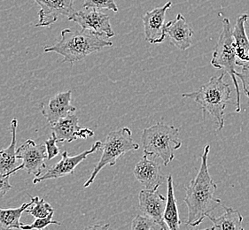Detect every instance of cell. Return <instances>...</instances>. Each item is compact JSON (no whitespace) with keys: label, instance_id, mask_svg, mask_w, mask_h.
<instances>
[{"label":"cell","instance_id":"22","mask_svg":"<svg viewBox=\"0 0 249 230\" xmlns=\"http://www.w3.org/2000/svg\"><path fill=\"white\" fill-rule=\"evenodd\" d=\"M30 200L33 201V205L29 207L26 212L30 215L36 218H44L49 215L51 213L54 212V208L52 205L45 202L44 198H40L39 197H30Z\"/></svg>","mask_w":249,"mask_h":230},{"label":"cell","instance_id":"27","mask_svg":"<svg viewBox=\"0 0 249 230\" xmlns=\"http://www.w3.org/2000/svg\"><path fill=\"white\" fill-rule=\"evenodd\" d=\"M45 149H46V154H47V160H51L56 158L57 156L60 155V150L59 147L57 146V140L56 136L53 133L50 138L45 142Z\"/></svg>","mask_w":249,"mask_h":230},{"label":"cell","instance_id":"2","mask_svg":"<svg viewBox=\"0 0 249 230\" xmlns=\"http://www.w3.org/2000/svg\"><path fill=\"white\" fill-rule=\"evenodd\" d=\"M109 38L98 35L88 30H73L66 29L61 31L60 37L55 45L45 46V52H54L63 57V62L71 65L85 59L106 47H111Z\"/></svg>","mask_w":249,"mask_h":230},{"label":"cell","instance_id":"24","mask_svg":"<svg viewBox=\"0 0 249 230\" xmlns=\"http://www.w3.org/2000/svg\"><path fill=\"white\" fill-rule=\"evenodd\" d=\"M53 214H54V212L51 213L49 215L44 218H36V220L30 225H25L24 223H22L20 225V230H44L49 225H61L60 221L53 220Z\"/></svg>","mask_w":249,"mask_h":230},{"label":"cell","instance_id":"12","mask_svg":"<svg viewBox=\"0 0 249 230\" xmlns=\"http://www.w3.org/2000/svg\"><path fill=\"white\" fill-rule=\"evenodd\" d=\"M172 5L171 2L166 3L161 7H157L153 10L148 11L142 17L144 23V36L145 40L152 45L161 44L166 38L165 34V17L167 11Z\"/></svg>","mask_w":249,"mask_h":230},{"label":"cell","instance_id":"28","mask_svg":"<svg viewBox=\"0 0 249 230\" xmlns=\"http://www.w3.org/2000/svg\"><path fill=\"white\" fill-rule=\"evenodd\" d=\"M11 175H0V199H2L5 194L13 188L9 182V177Z\"/></svg>","mask_w":249,"mask_h":230},{"label":"cell","instance_id":"25","mask_svg":"<svg viewBox=\"0 0 249 230\" xmlns=\"http://www.w3.org/2000/svg\"><path fill=\"white\" fill-rule=\"evenodd\" d=\"M84 8H94L98 10L113 11L114 13L118 12V7L115 0H84Z\"/></svg>","mask_w":249,"mask_h":230},{"label":"cell","instance_id":"1","mask_svg":"<svg viewBox=\"0 0 249 230\" xmlns=\"http://www.w3.org/2000/svg\"><path fill=\"white\" fill-rule=\"evenodd\" d=\"M210 151V145H205L199 172L186 187V195L184 199L188 207L186 225L191 227L199 226L222 203V200L214 195L217 185L209 172L208 159Z\"/></svg>","mask_w":249,"mask_h":230},{"label":"cell","instance_id":"20","mask_svg":"<svg viewBox=\"0 0 249 230\" xmlns=\"http://www.w3.org/2000/svg\"><path fill=\"white\" fill-rule=\"evenodd\" d=\"M225 212L224 214L215 218L214 216H208L213 225L210 230H243L242 227L243 217L240 214L239 211L235 210L231 207H224Z\"/></svg>","mask_w":249,"mask_h":230},{"label":"cell","instance_id":"8","mask_svg":"<svg viewBox=\"0 0 249 230\" xmlns=\"http://www.w3.org/2000/svg\"><path fill=\"white\" fill-rule=\"evenodd\" d=\"M102 144L100 141L95 142L94 145L91 146L89 150H85L81 152L78 155L70 156L68 151H63L61 154V160L56 163L55 165L51 166L50 168L46 169L45 173L42 175L35 177L33 180V183L36 184L43 181L52 180V179H59L69 175H73L75 172L76 166L82 163L84 160L90 154L96 152L97 150L102 148Z\"/></svg>","mask_w":249,"mask_h":230},{"label":"cell","instance_id":"16","mask_svg":"<svg viewBox=\"0 0 249 230\" xmlns=\"http://www.w3.org/2000/svg\"><path fill=\"white\" fill-rule=\"evenodd\" d=\"M164 31L166 36H169L170 42L179 50H187L191 47L194 30L181 14L165 24Z\"/></svg>","mask_w":249,"mask_h":230},{"label":"cell","instance_id":"3","mask_svg":"<svg viewBox=\"0 0 249 230\" xmlns=\"http://www.w3.org/2000/svg\"><path fill=\"white\" fill-rule=\"evenodd\" d=\"M225 72L214 76L199 90L191 93H184L183 98H188L201 107L205 114L211 115L219 131L224 127V111L231 103V90L229 83L224 82Z\"/></svg>","mask_w":249,"mask_h":230},{"label":"cell","instance_id":"21","mask_svg":"<svg viewBox=\"0 0 249 230\" xmlns=\"http://www.w3.org/2000/svg\"><path fill=\"white\" fill-rule=\"evenodd\" d=\"M33 205V201L24 203L18 208H0V230H20L21 214Z\"/></svg>","mask_w":249,"mask_h":230},{"label":"cell","instance_id":"10","mask_svg":"<svg viewBox=\"0 0 249 230\" xmlns=\"http://www.w3.org/2000/svg\"><path fill=\"white\" fill-rule=\"evenodd\" d=\"M40 6L38 21L36 27H50L60 16L69 20L76 11L74 9L75 0H33Z\"/></svg>","mask_w":249,"mask_h":230},{"label":"cell","instance_id":"18","mask_svg":"<svg viewBox=\"0 0 249 230\" xmlns=\"http://www.w3.org/2000/svg\"><path fill=\"white\" fill-rule=\"evenodd\" d=\"M18 127L17 119L11 120L10 130L12 134L11 144L5 149H0V175H12V172L18 166L16 158V130Z\"/></svg>","mask_w":249,"mask_h":230},{"label":"cell","instance_id":"9","mask_svg":"<svg viewBox=\"0 0 249 230\" xmlns=\"http://www.w3.org/2000/svg\"><path fill=\"white\" fill-rule=\"evenodd\" d=\"M70 20L77 23L82 30H90L109 39L115 36L109 16L98 9L85 8V10L77 11Z\"/></svg>","mask_w":249,"mask_h":230},{"label":"cell","instance_id":"15","mask_svg":"<svg viewBox=\"0 0 249 230\" xmlns=\"http://www.w3.org/2000/svg\"><path fill=\"white\" fill-rule=\"evenodd\" d=\"M133 174L146 190H157L163 182V175L159 163L145 154L135 165Z\"/></svg>","mask_w":249,"mask_h":230},{"label":"cell","instance_id":"17","mask_svg":"<svg viewBox=\"0 0 249 230\" xmlns=\"http://www.w3.org/2000/svg\"><path fill=\"white\" fill-rule=\"evenodd\" d=\"M249 16L247 14L241 15L236 20L234 29L231 30L234 40L235 53L239 60H236V66L249 63V39L246 32V24Z\"/></svg>","mask_w":249,"mask_h":230},{"label":"cell","instance_id":"23","mask_svg":"<svg viewBox=\"0 0 249 230\" xmlns=\"http://www.w3.org/2000/svg\"><path fill=\"white\" fill-rule=\"evenodd\" d=\"M132 230H162V228L155 220L145 215H137L131 222Z\"/></svg>","mask_w":249,"mask_h":230},{"label":"cell","instance_id":"4","mask_svg":"<svg viewBox=\"0 0 249 230\" xmlns=\"http://www.w3.org/2000/svg\"><path fill=\"white\" fill-rule=\"evenodd\" d=\"M179 135V128L163 123L144 129L141 135L144 154L159 157L167 166L174 160L175 151L182 146Z\"/></svg>","mask_w":249,"mask_h":230},{"label":"cell","instance_id":"13","mask_svg":"<svg viewBox=\"0 0 249 230\" xmlns=\"http://www.w3.org/2000/svg\"><path fill=\"white\" fill-rule=\"evenodd\" d=\"M71 90L60 92L42 104L41 113L51 126L70 114L75 113L76 108L71 105Z\"/></svg>","mask_w":249,"mask_h":230},{"label":"cell","instance_id":"29","mask_svg":"<svg viewBox=\"0 0 249 230\" xmlns=\"http://www.w3.org/2000/svg\"><path fill=\"white\" fill-rule=\"evenodd\" d=\"M109 224H107V225H100V224H95L94 226H91L89 227L88 229L89 230H107L109 229Z\"/></svg>","mask_w":249,"mask_h":230},{"label":"cell","instance_id":"14","mask_svg":"<svg viewBox=\"0 0 249 230\" xmlns=\"http://www.w3.org/2000/svg\"><path fill=\"white\" fill-rule=\"evenodd\" d=\"M166 197L161 195L157 190H141L139 195L140 210L144 215L149 217L157 222L162 230H168L169 228L163 220Z\"/></svg>","mask_w":249,"mask_h":230},{"label":"cell","instance_id":"26","mask_svg":"<svg viewBox=\"0 0 249 230\" xmlns=\"http://www.w3.org/2000/svg\"><path fill=\"white\" fill-rule=\"evenodd\" d=\"M239 67L240 69L236 70V77L241 81L244 93L249 98V63L240 64Z\"/></svg>","mask_w":249,"mask_h":230},{"label":"cell","instance_id":"7","mask_svg":"<svg viewBox=\"0 0 249 230\" xmlns=\"http://www.w3.org/2000/svg\"><path fill=\"white\" fill-rule=\"evenodd\" d=\"M16 158L17 160H22V163L15 167L12 175H15L21 169H25L28 174L37 177L47 169L45 164V160H47L45 145H36L32 139L26 140L16 149Z\"/></svg>","mask_w":249,"mask_h":230},{"label":"cell","instance_id":"6","mask_svg":"<svg viewBox=\"0 0 249 230\" xmlns=\"http://www.w3.org/2000/svg\"><path fill=\"white\" fill-rule=\"evenodd\" d=\"M222 18L223 30L219 35L217 44L214 46L213 56L211 60V65L214 68L224 69V72L231 76L233 82L236 90V112L239 113L241 110L240 103V92L239 83L236 77V53H235L234 40L231 33V22L227 17H224L220 14Z\"/></svg>","mask_w":249,"mask_h":230},{"label":"cell","instance_id":"19","mask_svg":"<svg viewBox=\"0 0 249 230\" xmlns=\"http://www.w3.org/2000/svg\"><path fill=\"white\" fill-rule=\"evenodd\" d=\"M166 205L163 213V220L169 230H179L181 226L178 209L177 205V199L175 197L174 187H173V178L171 175L167 177V197Z\"/></svg>","mask_w":249,"mask_h":230},{"label":"cell","instance_id":"5","mask_svg":"<svg viewBox=\"0 0 249 230\" xmlns=\"http://www.w3.org/2000/svg\"><path fill=\"white\" fill-rule=\"evenodd\" d=\"M102 155L100 161L95 165L94 169L88 181H86L84 188H88L94 181L95 178L102 168L107 165L114 166L117 160L129 151H135L140 149V145L132 139L131 130L124 127L118 130L110 132L102 144Z\"/></svg>","mask_w":249,"mask_h":230},{"label":"cell","instance_id":"11","mask_svg":"<svg viewBox=\"0 0 249 230\" xmlns=\"http://www.w3.org/2000/svg\"><path fill=\"white\" fill-rule=\"evenodd\" d=\"M51 127L57 143H72L76 139H87L94 135L93 130L80 127L78 117L75 113L60 119Z\"/></svg>","mask_w":249,"mask_h":230}]
</instances>
